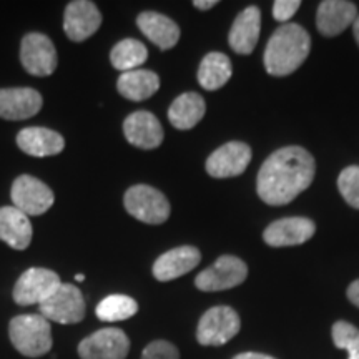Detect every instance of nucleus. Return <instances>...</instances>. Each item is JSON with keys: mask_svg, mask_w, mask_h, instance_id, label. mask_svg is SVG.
Returning <instances> with one entry per match:
<instances>
[{"mask_svg": "<svg viewBox=\"0 0 359 359\" xmlns=\"http://www.w3.org/2000/svg\"><path fill=\"white\" fill-rule=\"evenodd\" d=\"M316 163L302 147H285L266 158L258 172L257 191L264 203L281 206L311 185Z\"/></svg>", "mask_w": 359, "mask_h": 359, "instance_id": "f257e3e1", "label": "nucleus"}, {"mask_svg": "<svg viewBox=\"0 0 359 359\" xmlns=\"http://www.w3.org/2000/svg\"><path fill=\"white\" fill-rule=\"evenodd\" d=\"M311 39L298 24H285L271 35L264 48V69L273 77H286L303 65Z\"/></svg>", "mask_w": 359, "mask_h": 359, "instance_id": "f03ea898", "label": "nucleus"}, {"mask_svg": "<svg viewBox=\"0 0 359 359\" xmlns=\"http://www.w3.org/2000/svg\"><path fill=\"white\" fill-rule=\"evenodd\" d=\"M12 346L25 358H40L52 351L53 338L50 321L42 314H20L8 323Z\"/></svg>", "mask_w": 359, "mask_h": 359, "instance_id": "7ed1b4c3", "label": "nucleus"}, {"mask_svg": "<svg viewBox=\"0 0 359 359\" xmlns=\"http://www.w3.org/2000/svg\"><path fill=\"white\" fill-rule=\"evenodd\" d=\"M125 210L138 222L161 224L170 217V201L160 190L150 185H135L123 196Z\"/></svg>", "mask_w": 359, "mask_h": 359, "instance_id": "20e7f679", "label": "nucleus"}, {"mask_svg": "<svg viewBox=\"0 0 359 359\" xmlns=\"http://www.w3.org/2000/svg\"><path fill=\"white\" fill-rule=\"evenodd\" d=\"M85 311L87 304L82 291L70 283H62L50 298L39 304V314L47 321L60 325H77L85 318Z\"/></svg>", "mask_w": 359, "mask_h": 359, "instance_id": "39448f33", "label": "nucleus"}, {"mask_svg": "<svg viewBox=\"0 0 359 359\" xmlns=\"http://www.w3.org/2000/svg\"><path fill=\"white\" fill-rule=\"evenodd\" d=\"M241 330L240 314L230 306L210 308L196 327V339L201 346H223Z\"/></svg>", "mask_w": 359, "mask_h": 359, "instance_id": "423d86ee", "label": "nucleus"}, {"mask_svg": "<svg viewBox=\"0 0 359 359\" xmlns=\"http://www.w3.org/2000/svg\"><path fill=\"white\" fill-rule=\"evenodd\" d=\"M62 285L60 276L47 268H30L22 273L15 286H13V302L19 306L42 304L45 299L58 290Z\"/></svg>", "mask_w": 359, "mask_h": 359, "instance_id": "0eeeda50", "label": "nucleus"}, {"mask_svg": "<svg viewBox=\"0 0 359 359\" xmlns=\"http://www.w3.org/2000/svg\"><path fill=\"white\" fill-rule=\"evenodd\" d=\"M246 276H248V266L243 259L224 255L195 278V285L200 291L213 293V291L235 288L246 280Z\"/></svg>", "mask_w": 359, "mask_h": 359, "instance_id": "6e6552de", "label": "nucleus"}, {"mask_svg": "<svg viewBox=\"0 0 359 359\" xmlns=\"http://www.w3.org/2000/svg\"><path fill=\"white\" fill-rule=\"evenodd\" d=\"M11 196L13 206L25 213L27 217L43 215L52 208L53 201H55L52 188L45 185L42 180L30 177V175H20L13 182Z\"/></svg>", "mask_w": 359, "mask_h": 359, "instance_id": "1a4fd4ad", "label": "nucleus"}, {"mask_svg": "<svg viewBox=\"0 0 359 359\" xmlns=\"http://www.w3.org/2000/svg\"><path fill=\"white\" fill-rule=\"evenodd\" d=\"M20 62L22 67L35 77L52 75L58 64L55 45L43 34H27L20 43Z\"/></svg>", "mask_w": 359, "mask_h": 359, "instance_id": "9d476101", "label": "nucleus"}, {"mask_svg": "<svg viewBox=\"0 0 359 359\" xmlns=\"http://www.w3.org/2000/svg\"><path fill=\"white\" fill-rule=\"evenodd\" d=\"M80 359H125L130 353V339L118 327H103L79 344Z\"/></svg>", "mask_w": 359, "mask_h": 359, "instance_id": "9b49d317", "label": "nucleus"}, {"mask_svg": "<svg viewBox=\"0 0 359 359\" xmlns=\"http://www.w3.org/2000/svg\"><path fill=\"white\" fill-rule=\"evenodd\" d=\"M251 161V148L243 142L224 143L206 160V172L213 178L240 177Z\"/></svg>", "mask_w": 359, "mask_h": 359, "instance_id": "f8f14e48", "label": "nucleus"}, {"mask_svg": "<svg viewBox=\"0 0 359 359\" xmlns=\"http://www.w3.org/2000/svg\"><path fill=\"white\" fill-rule=\"evenodd\" d=\"M102 13L88 0H74L65 8L64 30L72 42H83L100 29Z\"/></svg>", "mask_w": 359, "mask_h": 359, "instance_id": "ddd939ff", "label": "nucleus"}, {"mask_svg": "<svg viewBox=\"0 0 359 359\" xmlns=\"http://www.w3.org/2000/svg\"><path fill=\"white\" fill-rule=\"evenodd\" d=\"M314 231H316V224L311 219L302 217L283 218L269 224L263 233V240L264 243L273 246V248L296 246L311 240Z\"/></svg>", "mask_w": 359, "mask_h": 359, "instance_id": "4468645a", "label": "nucleus"}, {"mask_svg": "<svg viewBox=\"0 0 359 359\" xmlns=\"http://www.w3.org/2000/svg\"><path fill=\"white\" fill-rule=\"evenodd\" d=\"M123 133L130 145L154 150L163 142V128L158 118L147 110L133 111L123 122Z\"/></svg>", "mask_w": 359, "mask_h": 359, "instance_id": "2eb2a0df", "label": "nucleus"}, {"mask_svg": "<svg viewBox=\"0 0 359 359\" xmlns=\"http://www.w3.org/2000/svg\"><path fill=\"white\" fill-rule=\"evenodd\" d=\"M42 95L34 88H2L0 90V118L25 120L42 109Z\"/></svg>", "mask_w": 359, "mask_h": 359, "instance_id": "dca6fc26", "label": "nucleus"}, {"mask_svg": "<svg viewBox=\"0 0 359 359\" xmlns=\"http://www.w3.org/2000/svg\"><path fill=\"white\" fill-rule=\"evenodd\" d=\"M201 253L195 246H178L163 253L154 263V276L158 281H172L198 266Z\"/></svg>", "mask_w": 359, "mask_h": 359, "instance_id": "f3484780", "label": "nucleus"}, {"mask_svg": "<svg viewBox=\"0 0 359 359\" xmlns=\"http://www.w3.org/2000/svg\"><path fill=\"white\" fill-rule=\"evenodd\" d=\"M358 19V8L346 0H325L316 13L318 30L326 37H336L354 24Z\"/></svg>", "mask_w": 359, "mask_h": 359, "instance_id": "a211bd4d", "label": "nucleus"}, {"mask_svg": "<svg viewBox=\"0 0 359 359\" xmlns=\"http://www.w3.org/2000/svg\"><path fill=\"white\" fill-rule=\"evenodd\" d=\"M259 30H262V11L255 6L246 7L233 22L230 35H228L230 47L236 53L248 55L257 47Z\"/></svg>", "mask_w": 359, "mask_h": 359, "instance_id": "6ab92c4d", "label": "nucleus"}, {"mask_svg": "<svg viewBox=\"0 0 359 359\" xmlns=\"http://www.w3.org/2000/svg\"><path fill=\"white\" fill-rule=\"evenodd\" d=\"M17 145L30 156H53L65 148V140L55 130L43 127H29L17 135Z\"/></svg>", "mask_w": 359, "mask_h": 359, "instance_id": "aec40b11", "label": "nucleus"}, {"mask_svg": "<svg viewBox=\"0 0 359 359\" xmlns=\"http://www.w3.org/2000/svg\"><path fill=\"white\" fill-rule=\"evenodd\" d=\"M32 223L15 206L0 208V240L13 250H27L32 243Z\"/></svg>", "mask_w": 359, "mask_h": 359, "instance_id": "412c9836", "label": "nucleus"}, {"mask_svg": "<svg viewBox=\"0 0 359 359\" xmlns=\"http://www.w3.org/2000/svg\"><path fill=\"white\" fill-rule=\"evenodd\" d=\"M142 34L161 50L173 48L180 40V27L172 19L158 12H142L137 17Z\"/></svg>", "mask_w": 359, "mask_h": 359, "instance_id": "4be33fe9", "label": "nucleus"}, {"mask_svg": "<svg viewBox=\"0 0 359 359\" xmlns=\"http://www.w3.org/2000/svg\"><path fill=\"white\" fill-rule=\"evenodd\" d=\"M160 88V77L151 70H130L118 77L116 90L132 102H142L154 97Z\"/></svg>", "mask_w": 359, "mask_h": 359, "instance_id": "5701e85b", "label": "nucleus"}, {"mask_svg": "<svg viewBox=\"0 0 359 359\" xmlns=\"http://www.w3.org/2000/svg\"><path fill=\"white\" fill-rule=\"evenodd\" d=\"M206 105L203 97L196 92H187L177 97L168 109V120L175 128L190 130L205 116Z\"/></svg>", "mask_w": 359, "mask_h": 359, "instance_id": "b1692460", "label": "nucleus"}, {"mask_svg": "<svg viewBox=\"0 0 359 359\" xmlns=\"http://www.w3.org/2000/svg\"><path fill=\"white\" fill-rule=\"evenodd\" d=\"M231 74L233 69L230 58L222 52H212L201 60L196 79L205 90H218L226 85L228 80L231 79Z\"/></svg>", "mask_w": 359, "mask_h": 359, "instance_id": "393cba45", "label": "nucleus"}, {"mask_svg": "<svg viewBox=\"0 0 359 359\" xmlns=\"http://www.w3.org/2000/svg\"><path fill=\"white\" fill-rule=\"evenodd\" d=\"M147 58V47L137 39H123L110 52L111 65H114V69L122 72V74L130 70H137L138 67L145 64Z\"/></svg>", "mask_w": 359, "mask_h": 359, "instance_id": "a878e982", "label": "nucleus"}, {"mask_svg": "<svg viewBox=\"0 0 359 359\" xmlns=\"http://www.w3.org/2000/svg\"><path fill=\"white\" fill-rule=\"evenodd\" d=\"M138 311V304L133 298L125 294H110L97 304V318L103 323L125 321L135 316Z\"/></svg>", "mask_w": 359, "mask_h": 359, "instance_id": "bb28decb", "label": "nucleus"}, {"mask_svg": "<svg viewBox=\"0 0 359 359\" xmlns=\"http://www.w3.org/2000/svg\"><path fill=\"white\" fill-rule=\"evenodd\" d=\"M333 343L336 348L346 349L349 353L348 359H359V330L351 323L338 321L331 330Z\"/></svg>", "mask_w": 359, "mask_h": 359, "instance_id": "cd10ccee", "label": "nucleus"}, {"mask_svg": "<svg viewBox=\"0 0 359 359\" xmlns=\"http://www.w3.org/2000/svg\"><path fill=\"white\" fill-rule=\"evenodd\" d=\"M338 188L341 196L348 201L353 208L359 210V167H348L339 173Z\"/></svg>", "mask_w": 359, "mask_h": 359, "instance_id": "c85d7f7f", "label": "nucleus"}, {"mask_svg": "<svg viewBox=\"0 0 359 359\" xmlns=\"http://www.w3.org/2000/svg\"><path fill=\"white\" fill-rule=\"evenodd\" d=\"M140 359H180V351L168 341L156 339L143 349Z\"/></svg>", "mask_w": 359, "mask_h": 359, "instance_id": "c756f323", "label": "nucleus"}, {"mask_svg": "<svg viewBox=\"0 0 359 359\" xmlns=\"http://www.w3.org/2000/svg\"><path fill=\"white\" fill-rule=\"evenodd\" d=\"M299 7H302L299 0H276L273 4V17L280 22H286L298 12Z\"/></svg>", "mask_w": 359, "mask_h": 359, "instance_id": "7c9ffc66", "label": "nucleus"}, {"mask_svg": "<svg viewBox=\"0 0 359 359\" xmlns=\"http://www.w3.org/2000/svg\"><path fill=\"white\" fill-rule=\"evenodd\" d=\"M348 298L354 306L359 308V280L353 281L348 288Z\"/></svg>", "mask_w": 359, "mask_h": 359, "instance_id": "2f4dec72", "label": "nucleus"}, {"mask_svg": "<svg viewBox=\"0 0 359 359\" xmlns=\"http://www.w3.org/2000/svg\"><path fill=\"white\" fill-rule=\"evenodd\" d=\"M233 359H276V358L268 356V354H262V353H241V354H236Z\"/></svg>", "mask_w": 359, "mask_h": 359, "instance_id": "473e14b6", "label": "nucleus"}, {"mask_svg": "<svg viewBox=\"0 0 359 359\" xmlns=\"http://www.w3.org/2000/svg\"><path fill=\"white\" fill-rule=\"evenodd\" d=\"M217 0H195L193 2V6H195L196 8H200V11H210V8L217 6Z\"/></svg>", "mask_w": 359, "mask_h": 359, "instance_id": "72a5a7b5", "label": "nucleus"}, {"mask_svg": "<svg viewBox=\"0 0 359 359\" xmlns=\"http://www.w3.org/2000/svg\"><path fill=\"white\" fill-rule=\"evenodd\" d=\"M353 30H354V39H356V42H358V45H359V15H358V19L354 20Z\"/></svg>", "mask_w": 359, "mask_h": 359, "instance_id": "f704fd0d", "label": "nucleus"}, {"mask_svg": "<svg viewBox=\"0 0 359 359\" xmlns=\"http://www.w3.org/2000/svg\"><path fill=\"white\" fill-rule=\"evenodd\" d=\"M75 280H77L79 283H82V281H85V276L83 275H77V276H75Z\"/></svg>", "mask_w": 359, "mask_h": 359, "instance_id": "c9c22d12", "label": "nucleus"}]
</instances>
